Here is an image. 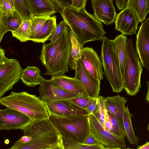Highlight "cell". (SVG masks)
<instances>
[{
	"label": "cell",
	"instance_id": "cell-1",
	"mask_svg": "<svg viewBox=\"0 0 149 149\" xmlns=\"http://www.w3.org/2000/svg\"><path fill=\"white\" fill-rule=\"evenodd\" d=\"M61 15L66 25L83 45L103 38L106 32L102 24L85 8L77 9L68 7L63 10Z\"/></svg>",
	"mask_w": 149,
	"mask_h": 149
},
{
	"label": "cell",
	"instance_id": "cell-2",
	"mask_svg": "<svg viewBox=\"0 0 149 149\" xmlns=\"http://www.w3.org/2000/svg\"><path fill=\"white\" fill-rule=\"evenodd\" d=\"M22 136L7 149H43L61 141L62 137L48 118L32 121Z\"/></svg>",
	"mask_w": 149,
	"mask_h": 149
},
{
	"label": "cell",
	"instance_id": "cell-3",
	"mask_svg": "<svg viewBox=\"0 0 149 149\" xmlns=\"http://www.w3.org/2000/svg\"><path fill=\"white\" fill-rule=\"evenodd\" d=\"M68 28L66 26L54 42L42 45L39 59L45 67V74L52 77L68 72L70 48Z\"/></svg>",
	"mask_w": 149,
	"mask_h": 149
},
{
	"label": "cell",
	"instance_id": "cell-4",
	"mask_svg": "<svg viewBox=\"0 0 149 149\" xmlns=\"http://www.w3.org/2000/svg\"><path fill=\"white\" fill-rule=\"evenodd\" d=\"M0 104L26 115L33 121L49 118L45 104L39 97L26 91H11L8 95L0 98Z\"/></svg>",
	"mask_w": 149,
	"mask_h": 149
},
{
	"label": "cell",
	"instance_id": "cell-5",
	"mask_svg": "<svg viewBox=\"0 0 149 149\" xmlns=\"http://www.w3.org/2000/svg\"><path fill=\"white\" fill-rule=\"evenodd\" d=\"M49 114V119L61 136L84 144L90 135L89 115L61 116Z\"/></svg>",
	"mask_w": 149,
	"mask_h": 149
},
{
	"label": "cell",
	"instance_id": "cell-6",
	"mask_svg": "<svg viewBox=\"0 0 149 149\" xmlns=\"http://www.w3.org/2000/svg\"><path fill=\"white\" fill-rule=\"evenodd\" d=\"M126 63L123 88L130 96L136 95L141 86L142 64L134 47L132 40L127 39L126 44Z\"/></svg>",
	"mask_w": 149,
	"mask_h": 149
},
{
	"label": "cell",
	"instance_id": "cell-7",
	"mask_svg": "<svg viewBox=\"0 0 149 149\" xmlns=\"http://www.w3.org/2000/svg\"><path fill=\"white\" fill-rule=\"evenodd\" d=\"M104 74L113 92H120L123 82L118 60L113 49L111 40L104 36L102 39L100 55Z\"/></svg>",
	"mask_w": 149,
	"mask_h": 149
},
{
	"label": "cell",
	"instance_id": "cell-8",
	"mask_svg": "<svg viewBox=\"0 0 149 149\" xmlns=\"http://www.w3.org/2000/svg\"><path fill=\"white\" fill-rule=\"evenodd\" d=\"M23 70L19 61L6 57L4 50L0 48V98L19 81Z\"/></svg>",
	"mask_w": 149,
	"mask_h": 149
},
{
	"label": "cell",
	"instance_id": "cell-9",
	"mask_svg": "<svg viewBox=\"0 0 149 149\" xmlns=\"http://www.w3.org/2000/svg\"><path fill=\"white\" fill-rule=\"evenodd\" d=\"M38 90L39 93V97L46 104H49L57 100L81 97L62 89L51 79H46L42 77Z\"/></svg>",
	"mask_w": 149,
	"mask_h": 149
},
{
	"label": "cell",
	"instance_id": "cell-10",
	"mask_svg": "<svg viewBox=\"0 0 149 149\" xmlns=\"http://www.w3.org/2000/svg\"><path fill=\"white\" fill-rule=\"evenodd\" d=\"M91 134L96 143L106 147H114L122 149L126 147L124 139L120 138L105 130L102 125L92 114L89 115Z\"/></svg>",
	"mask_w": 149,
	"mask_h": 149
},
{
	"label": "cell",
	"instance_id": "cell-11",
	"mask_svg": "<svg viewBox=\"0 0 149 149\" xmlns=\"http://www.w3.org/2000/svg\"><path fill=\"white\" fill-rule=\"evenodd\" d=\"M33 120L26 115L8 107L0 110V130H23Z\"/></svg>",
	"mask_w": 149,
	"mask_h": 149
},
{
	"label": "cell",
	"instance_id": "cell-12",
	"mask_svg": "<svg viewBox=\"0 0 149 149\" xmlns=\"http://www.w3.org/2000/svg\"><path fill=\"white\" fill-rule=\"evenodd\" d=\"M140 21L133 10L126 6L117 14L115 23V29L127 36L136 34Z\"/></svg>",
	"mask_w": 149,
	"mask_h": 149
},
{
	"label": "cell",
	"instance_id": "cell-13",
	"mask_svg": "<svg viewBox=\"0 0 149 149\" xmlns=\"http://www.w3.org/2000/svg\"><path fill=\"white\" fill-rule=\"evenodd\" d=\"M136 47L143 66L149 72V17L141 23L136 35Z\"/></svg>",
	"mask_w": 149,
	"mask_h": 149
},
{
	"label": "cell",
	"instance_id": "cell-14",
	"mask_svg": "<svg viewBox=\"0 0 149 149\" xmlns=\"http://www.w3.org/2000/svg\"><path fill=\"white\" fill-rule=\"evenodd\" d=\"M88 73L93 77L100 81L104 72L102 62L93 47H84L80 58Z\"/></svg>",
	"mask_w": 149,
	"mask_h": 149
},
{
	"label": "cell",
	"instance_id": "cell-15",
	"mask_svg": "<svg viewBox=\"0 0 149 149\" xmlns=\"http://www.w3.org/2000/svg\"><path fill=\"white\" fill-rule=\"evenodd\" d=\"M74 70V77L80 81L88 96L97 98L100 94V81L94 78L88 73L80 58L77 62Z\"/></svg>",
	"mask_w": 149,
	"mask_h": 149
},
{
	"label": "cell",
	"instance_id": "cell-16",
	"mask_svg": "<svg viewBox=\"0 0 149 149\" xmlns=\"http://www.w3.org/2000/svg\"><path fill=\"white\" fill-rule=\"evenodd\" d=\"M94 15L100 22L107 25L114 23L117 13L112 0L91 1Z\"/></svg>",
	"mask_w": 149,
	"mask_h": 149
},
{
	"label": "cell",
	"instance_id": "cell-17",
	"mask_svg": "<svg viewBox=\"0 0 149 149\" xmlns=\"http://www.w3.org/2000/svg\"><path fill=\"white\" fill-rule=\"evenodd\" d=\"M46 106L49 113L56 115L68 116L90 114L86 110L75 106L68 100L56 101Z\"/></svg>",
	"mask_w": 149,
	"mask_h": 149
},
{
	"label": "cell",
	"instance_id": "cell-18",
	"mask_svg": "<svg viewBox=\"0 0 149 149\" xmlns=\"http://www.w3.org/2000/svg\"><path fill=\"white\" fill-rule=\"evenodd\" d=\"M59 86L70 93L81 97H89L78 79L63 74L52 77L51 79Z\"/></svg>",
	"mask_w": 149,
	"mask_h": 149
},
{
	"label": "cell",
	"instance_id": "cell-19",
	"mask_svg": "<svg viewBox=\"0 0 149 149\" xmlns=\"http://www.w3.org/2000/svg\"><path fill=\"white\" fill-rule=\"evenodd\" d=\"M127 102L125 97L119 95L104 98L105 109L113 115L122 126L123 112Z\"/></svg>",
	"mask_w": 149,
	"mask_h": 149
},
{
	"label": "cell",
	"instance_id": "cell-20",
	"mask_svg": "<svg viewBox=\"0 0 149 149\" xmlns=\"http://www.w3.org/2000/svg\"><path fill=\"white\" fill-rule=\"evenodd\" d=\"M127 38L121 33L114 40H111L113 49L119 61L123 83L125 70L126 63V44Z\"/></svg>",
	"mask_w": 149,
	"mask_h": 149
},
{
	"label": "cell",
	"instance_id": "cell-21",
	"mask_svg": "<svg viewBox=\"0 0 149 149\" xmlns=\"http://www.w3.org/2000/svg\"><path fill=\"white\" fill-rule=\"evenodd\" d=\"M34 16H50L57 12L50 0H26Z\"/></svg>",
	"mask_w": 149,
	"mask_h": 149
},
{
	"label": "cell",
	"instance_id": "cell-22",
	"mask_svg": "<svg viewBox=\"0 0 149 149\" xmlns=\"http://www.w3.org/2000/svg\"><path fill=\"white\" fill-rule=\"evenodd\" d=\"M56 17L51 16L44 22L40 31L31 35L30 40L36 43H44L53 35L57 28Z\"/></svg>",
	"mask_w": 149,
	"mask_h": 149
},
{
	"label": "cell",
	"instance_id": "cell-23",
	"mask_svg": "<svg viewBox=\"0 0 149 149\" xmlns=\"http://www.w3.org/2000/svg\"><path fill=\"white\" fill-rule=\"evenodd\" d=\"M22 21L18 15L14 11L13 15H6L0 12V42L3 36L8 31L16 30Z\"/></svg>",
	"mask_w": 149,
	"mask_h": 149
},
{
	"label": "cell",
	"instance_id": "cell-24",
	"mask_svg": "<svg viewBox=\"0 0 149 149\" xmlns=\"http://www.w3.org/2000/svg\"><path fill=\"white\" fill-rule=\"evenodd\" d=\"M70 48L68 66L75 70L78 60L80 58L84 48V45L79 42L72 31L69 32Z\"/></svg>",
	"mask_w": 149,
	"mask_h": 149
},
{
	"label": "cell",
	"instance_id": "cell-25",
	"mask_svg": "<svg viewBox=\"0 0 149 149\" xmlns=\"http://www.w3.org/2000/svg\"><path fill=\"white\" fill-rule=\"evenodd\" d=\"M40 70L36 66H27L23 69L20 77L22 83L29 87H35L40 85L42 77Z\"/></svg>",
	"mask_w": 149,
	"mask_h": 149
},
{
	"label": "cell",
	"instance_id": "cell-26",
	"mask_svg": "<svg viewBox=\"0 0 149 149\" xmlns=\"http://www.w3.org/2000/svg\"><path fill=\"white\" fill-rule=\"evenodd\" d=\"M133 115L129 112L128 107L124 111L122 125L125 136L131 144L138 145L139 139L136 136L132 124V117Z\"/></svg>",
	"mask_w": 149,
	"mask_h": 149
},
{
	"label": "cell",
	"instance_id": "cell-27",
	"mask_svg": "<svg viewBox=\"0 0 149 149\" xmlns=\"http://www.w3.org/2000/svg\"><path fill=\"white\" fill-rule=\"evenodd\" d=\"M127 6L130 8L142 22L149 12L148 0H128Z\"/></svg>",
	"mask_w": 149,
	"mask_h": 149
},
{
	"label": "cell",
	"instance_id": "cell-28",
	"mask_svg": "<svg viewBox=\"0 0 149 149\" xmlns=\"http://www.w3.org/2000/svg\"><path fill=\"white\" fill-rule=\"evenodd\" d=\"M31 20L22 21L16 30L11 32L13 36L21 42H27L31 36Z\"/></svg>",
	"mask_w": 149,
	"mask_h": 149
},
{
	"label": "cell",
	"instance_id": "cell-29",
	"mask_svg": "<svg viewBox=\"0 0 149 149\" xmlns=\"http://www.w3.org/2000/svg\"><path fill=\"white\" fill-rule=\"evenodd\" d=\"M15 10L19 16L22 21L31 20L34 16L26 0H13Z\"/></svg>",
	"mask_w": 149,
	"mask_h": 149
},
{
	"label": "cell",
	"instance_id": "cell-30",
	"mask_svg": "<svg viewBox=\"0 0 149 149\" xmlns=\"http://www.w3.org/2000/svg\"><path fill=\"white\" fill-rule=\"evenodd\" d=\"M61 137L65 149H104L105 147L104 145L98 143L93 145H88Z\"/></svg>",
	"mask_w": 149,
	"mask_h": 149
},
{
	"label": "cell",
	"instance_id": "cell-31",
	"mask_svg": "<svg viewBox=\"0 0 149 149\" xmlns=\"http://www.w3.org/2000/svg\"><path fill=\"white\" fill-rule=\"evenodd\" d=\"M104 98L102 96H99L97 98V102L96 107L92 113L103 127L105 117Z\"/></svg>",
	"mask_w": 149,
	"mask_h": 149
},
{
	"label": "cell",
	"instance_id": "cell-32",
	"mask_svg": "<svg viewBox=\"0 0 149 149\" xmlns=\"http://www.w3.org/2000/svg\"><path fill=\"white\" fill-rule=\"evenodd\" d=\"M107 113L112 127L110 133L120 138L124 139L125 135L123 126L113 115L108 111Z\"/></svg>",
	"mask_w": 149,
	"mask_h": 149
},
{
	"label": "cell",
	"instance_id": "cell-33",
	"mask_svg": "<svg viewBox=\"0 0 149 149\" xmlns=\"http://www.w3.org/2000/svg\"><path fill=\"white\" fill-rule=\"evenodd\" d=\"M96 98L90 97H78L68 99V100L75 106L86 110Z\"/></svg>",
	"mask_w": 149,
	"mask_h": 149
},
{
	"label": "cell",
	"instance_id": "cell-34",
	"mask_svg": "<svg viewBox=\"0 0 149 149\" xmlns=\"http://www.w3.org/2000/svg\"><path fill=\"white\" fill-rule=\"evenodd\" d=\"M50 16L33 17L31 19V35L39 32L46 20Z\"/></svg>",
	"mask_w": 149,
	"mask_h": 149
},
{
	"label": "cell",
	"instance_id": "cell-35",
	"mask_svg": "<svg viewBox=\"0 0 149 149\" xmlns=\"http://www.w3.org/2000/svg\"><path fill=\"white\" fill-rule=\"evenodd\" d=\"M14 10L13 0H0V12L6 15H13Z\"/></svg>",
	"mask_w": 149,
	"mask_h": 149
},
{
	"label": "cell",
	"instance_id": "cell-36",
	"mask_svg": "<svg viewBox=\"0 0 149 149\" xmlns=\"http://www.w3.org/2000/svg\"><path fill=\"white\" fill-rule=\"evenodd\" d=\"M55 10L61 15L64 9L70 7L71 0H50Z\"/></svg>",
	"mask_w": 149,
	"mask_h": 149
},
{
	"label": "cell",
	"instance_id": "cell-37",
	"mask_svg": "<svg viewBox=\"0 0 149 149\" xmlns=\"http://www.w3.org/2000/svg\"><path fill=\"white\" fill-rule=\"evenodd\" d=\"M66 26V25L63 21H61L57 25V28L55 31L53 35L48 39L50 40L51 42H54L56 40Z\"/></svg>",
	"mask_w": 149,
	"mask_h": 149
},
{
	"label": "cell",
	"instance_id": "cell-38",
	"mask_svg": "<svg viewBox=\"0 0 149 149\" xmlns=\"http://www.w3.org/2000/svg\"><path fill=\"white\" fill-rule=\"evenodd\" d=\"M105 117L104 123L103 128L104 129L110 133L112 130V127L111 122L109 118L107 110L105 109Z\"/></svg>",
	"mask_w": 149,
	"mask_h": 149
},
{
	"label": "cell",
	"instance_id": "cell-39",
	"mask_svg": "<svg viewBox=\"0 0 149 149\" xmlns=\"http://www.w3.org/2000/svg\"><path fill=\"white\" fill-rule=\"evenodd\" d=\"M87 1L86 0H71L70 7L77 9L85 8Z\"/></svg>",
	"mask_w": 149,
	"mask_h": 149
},
{
	"label": "cell",
	"instance_id": "cell-40",
	"mask_svg": "<svg viewBox=\"0 0 149 149\" xmlns=\"http://www.w3.org/2000/svg\"><path fill=\"white\" fill-rule=\"evenodd\" d=\"M128 0H115V3L118 9H123L127 6Z\"/></svg>",
	"mask_w": 149,
	"mask_h": 149
},
{
	"label": "cell",
	"instance_id": "cell-41",
	"mask_svg": "<svg viewBox=\"0 0 149 149\" xmlns=\"http://www.w3.org/2000/svg\"><path fill=\"white\" fill-rule=\"evenodd\" d=\"M98 98V97H97ZM97 98H96L86 109L89 114H91L95 108L97 102ZM89 114V115H90Z\"/></svg>",
	"mask_w": 149,
	"mask_h": 149
},
{
	"label": "cell",
	"instance_id": "cell-42",
	"mask_svg": "<svg viewBox=\"0 0 149 149\" xmlns=\"http://www.w3.org/2000/svg\"><path fill=\"white\" fill-rule=\"evenodd\" d=\"M43 149H65V148L64 146L62 139L61 141L57 144Z\"/></svg>",
	"mask_w": 149,
	"mask_h": 149
},
{
	"label": "cell",
	"instance_id": "cell-43",
	"mask_svg": "<svg viewBox=\"0 0 149 149\" xmlns=\"http://www.w3.org/2000/svg\"><path fill=\"white\" fill-rule=\"evenodd\" d=\"M96 143L94 138L90 134L84 144L88 145H93L96 144Z\"/></svg>",
	"mask_w": 149,
	"mask_h": 149
},
{
	"label": "cell",
	"instance_id": "cell-44",
	"mask_svg": "<svg viewBox=\"0 0 149 149\" xmlns=\"http://www.w3.org/2000/svg\"><path fill=\"white\" fill-rule=\"evenodd\" d=\"M137 149H149V141L147 142L144 145L139 146Z\"/></svg>",
	"mask_w": 149,
	"mask_h": 149
},
{
	"label": "cell",
	"instance_id": "cell-45",
	"mask_svg": "<svg viewBox=\"0 0 149 149\" xmlns=\"http://www.w3.org/2000/svg\"><path fill=\"white\" fill-rule=\"evenodd\" d=\"M146 83L148 85V89L146 96V100L147 102H149V81H147Z\"/></svg>",
	"mask_w": 149,
	"mask_h": 149
},
{
	"label": "cell",
	"instance_id": "cell-46",
	"mask_svg": "<svg viewBox=\"0 0 149 149\" xmlns=\"http://www.w3.org/2000/svg\"><path fill=\"white\" fill-rule=\"evenodd\" d=\"M104 149H122V148L114 147H105Z\"/></svg>",
	"mask_w": 149,
	"mask_h": 149
},
{
	"label": "cell",
	"instance_id": "cell-47",
	"mask_svg": "<svg viewBox=\"0 0 149 149\" xmlns=\"http://www.w3.org/2000/svg\"><path fill=\"white\" fill-rule=\"evenodd\" d=\"M147 130L149 131V123L148 125V126H147Z\"/></svg>",
	"mask_w": 149,
	"mask_h": 149
},
{
	"label": "cell",
	"instance_id": "cell-48",
	"mask_svg": "<svg viewBox=\"0 0 149 149\" xmlns=\"http://www.w3.org/2000/svg\"><path fill=\"white\" fill-rule=\"evenodd\" d=\"M123 149H131V148H126Z\"/></svg>",
	"mask_w": 149,
	"mask_h": 149
},
{
	"label": "cell",
	"instance_id": "cell-49",
	"mask_svg": "<svg viewBox=\"0 0 149 149\" xmlns=\"http://www.w3.org/2000/svg\"><path fill=\"white\" fill-rule=\"evenodd\" d=\"M148 5H149V0H148Z\"/></svg>",
	"mask_w": 149,
	"mask_h": 149
}]
</instances>
